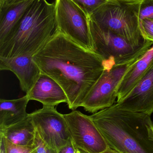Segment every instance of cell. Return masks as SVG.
<instances>
[{
    "instance_id": "26",
    "label": "cell",
    "mask_w": 153,
    "mask_h": 153,
    "mask_svg": "<svg viewBox=\"0 0 153 153\" xmlns=\"http://www.w3.org/2000/svg\"><path fill=\"white\" fill-rule=\"evenodd\" d=\"M101 153H119L109 147L107 150Z\"/></svg>"
},
{
    "instance_id": "16",
    "label": "cell",
    "mask_w": 153,
    "mask_h": 153,
    "mask_svg": "<svg viewBox=\"0 0 153 153\" xmlns=\"http://www.w3.org/2000/svg\"><path fill=\"white\" fill-rule=\"evenodd\" d=\"M34 1L27 0L0 9V44L10 34Z\"/></svg>"
},
{
    "instance_id": "3",
    "label": "cell",
    "mask_w": 153,
    "mask_h": 153,
    "mask_svg": "<svg viewBox=\"0 0 153 153\" xmlns=\"http://www.w3.org/2000/svg\"><path fill=\"white\" fill-rule=\"evenodd\" d=\"M56 30L55 3L35 0L7 38L0 44V57L32 56Z\"/></svg>"
},
{
    "instance_id": "2",
    "label": "cell",
    "mask_w": 153,
    "mask_h": 153,
    "mask_svg": "<svg viewBox=\"0 0 153 153\" xmlns=\"http://www.w3.org/2000/svg\"><path fill=\"white\" fill-rule=\"evenodd\" d=\"M90 117L110 149L119 153H153L151 115L123 109L116 102Z\"/></svg>"
},
{
    "instance_id": "19",
    "label": "cell",
    "mask_w": 153,
    "mask_h": 153,
    "mask_svg": "<svg viewBox=\"0 0 153 153\" xmlns=\"http://www.w3.org/2000/svg\"><path fill=\"white\" fill-rule=\"evenodd\" d=\"M140 27L145 40L153 42V20L144 19L140 21Z\"/></svg>"
},
{
    "instance_id": "13",
    "label": "cell",
    "mask_w": 153,
    "mask_h": 153,
    "mask_svg": "<svg viewBox=\"0 0 153 153\" xmlns=\"http://www.w3.org/2000/svg\"><path fill=\"white\" fill-rule=\"evenodd\" d=\"M153 65V45L126 72L118 87L117 103L122 102L146 76Z\"/></svg>"
},
{
    "instance_id": "15",
    "label": "cell",
    "mask_w": 153,
    "mask_h": 153,
    "mask_svg": "<svg viewBox=\"0 0 153 153\" xmlns=\"http://www.w3.org/2000/svg\"><path fill=\"white\" fill-rule=\"evenodd\" d=\"M36 132L30 114L20 122L0 129L5 139L13 144L23 146H34Z\"/></svg>"
},
{
    "instance_id": "23",
    "label": "cell",
    "mask_w": 153,
    "mask_h": 153,
    "mask_svg": "<svg viewBox=\"0 0 153 153\" xmlns=\"http://www.w3.org/2000/svg\"><path fill=\"white\" fill-rule=\"evenodd\" d=\"M26 1L27 0H0V9Z\"/></svg>"
},
{
    "instance_id": "21",
    "label": "cell",
    "mask_w": 153,
    "mask_h": 153,
    "mask_svg": "<svg viewBox=\"0 0 153 153\" xmlns=\"http://www.w3.org/2000/svg\"><path fill=\"white\" fill-rule=\"evenodd\" d=\"M34 145L36 146V153H57V151L49 146L41 140L37 132H36Z\"/></svg>"
},
{
    "instance_id": "12",
    "label": "cell",
    "mask_w": 153,
    "mask_h": 153,
    "mask_svg": "<svg viewBox=\"0 0 153 153\" xmlns=\"http://www.w3.org/2000/svg\"><path fill=\"white\" fill-rule=\"evenodd\" d=\"M26 95L30 101H37L42 103L43 107H55L60 103L67 104L68 102L67 95L60 85L42 73Z\"/></svg>"
},
{
    "instance_id": "24",
    "label": "cell",
    "mask_w": 153,
    "mask_h": 153,
    "mask_svg": "<svg viewBox=\"0 0 153 153\" xmlns=\"http://www.w3.org/2000/svg\"><path fill=\"white\" fill-rule=\"evenodd\" d=\"M0 153H6L5 137L1 133H0Z\"/></svg>"
},
{
    "instance_id": "6",
    "label": "cell",
    "mask_w": 153,
    "mask_h": 153,
    "mask_svg": "<svg viewBox=\"0 0 153 153\" xmlns=\"http://www.w3.org/2000/svg\"><path fill=\"white\" fill-rule=\"evenodd\" d=\"M55 13L56 30L82 47L94 52L89 18L80 7L72 0H56Z\"/></svg>"
},
{
    "instance_id": "17",
    "label": "cell",
    "mask_w": 153,
    "mask_h": 153,
    "mask_svg": "<svg viewBox=\"0 0 153 153\" xmlns=\"http://www.w3.org/2000/svg\"><path fill=\"white\" fill-rule=\"evenodd\" d=\"M80 7L88 17L108 0H72Z\"/></svg>"
},
{
    "instance_id": "1",
    "label": "cell",
    "mask_w": 153,
    "mask_h": 153,
    "mask_svg": "<svg viewBox=\"0 0 153 153\" xmlns=\"http://www.w3.org/2000/svg\"><path fill=\"white\" fill-rule=\"evenodd\" d=\"M32 59L41 73L53 78L68 98V108L76 110L105 71L96 53L77 45L56 30Z\"/></svg>"
},
{
    "instance_id": "28",
    "label": "cell",
    "mask_w": 153,
    "mask_h": 153,
    "mask_svg": "<svg viewBox=\"0 0 153 153\" xmlns=\"http://www.w3.org/2000/svg\"></svg>"
},
{
    "instance_id": "11",
    "label": "cell",
    "mask_w": 153,
    "mask_h": 153,
    "mask_svg": "<svg viewBox=\"0 0 153 153\" xmlns=\"http://www.w3.org/2000/svg\"><path fill=\"white\" fill-rule=\"evenodd\" d=\"M123 109L146 113H153V65L143 80L119 103Z\"/></svg>"
},
{
    "instance_id": "10",
    "label": "cell",
    "mask_w": 153,
    "mask_h": 153,
    "mask_svg": "<svg viewBox=\"0 0 153 153\" xmlns=\"http://www.w3.org/2000/svg\"><path fill=\"white\" fill-rule=\"evenodd\" d=\"M0 70L13 73L19 79L22 90L26 94L32 89L41 74L32 56H28L9 58L0 57Z\"/></svg>"
},
{
    "instance_id": "4",
    "label": "cell",
    "mask_w": 153,
    "mask_h": 153,
    "mask_svg": "<svg viewBox=\"0 0 153 153\" xmlns=\"http://www.w3.org/2000/svg\"><path fill=\"white\" fill-rule=\"evenodd\" d=\"M89 27L94 52L102 58L105 70L138 60L153 45L149 41L139 46L134 45L90 18Z\"/></svg>"
},
{
    "instance_id": "27",
    "label": "cell",
    "mask_w": 153,
    "mask_h": 153,
    "mask_svg": "<svg viewBox=\"0 0 153 153\" xmlns=\"http://www.w3.org/2000/svg\"><path fill=\"white\" fill-rule=\"evenodd\" d=\"M76 150L75 153H90L87 152V151H84L83 149H81V148H78V147H76Z\"/></svg>"
},
{
    "instance_id": "8",
    "label": "cell",
    "mask_w": 153,
    "mask_h": 153,
    "mask_svg": "<svg viewBox=\"0 0 153 153\" xmlns=\"http://www.w3.org/2000/svg\"><path fill=\"white\" fill-rule=\"evenodd\" d=\"M30 114L40 137L52 149L57 151L72 142L64 115L55 107H43Z\"/></svg>"
},
{
    "instance_id": "5",
    "label": "cell",
    "mask_w": 153,
    "mask_h": 153,
    "mask_svg": "<svg viewBox=\"0 0 153 153\" xmlns=\"http://www.w3.org/2000/svg\"><path fill=\"white\" fill-rule=\"evenodd\" d=\"M140 4L108 0L89 18L121 36L132 45L139 46L147 41L143 37L140 30Z\"/></svg>"
},
{
    "instance_id": "18",
    "label": "cell",
    "mask_w": 153,
    "mask_h": 153,
    "mask_svg": "<svg viewBox=\"0 0 153 153\" xmlns=\"http://www.w3.org/2000/svg\"><path fill=\"white\" fill-rule=\"evenodd\" d=\"M139 21L144 19L153 20V0H143L140 2Z\"/></svg>"
},
{
    "instance_id": "25",
    "label": "cell",
    "mask_w": 153,
    "mask_h": 153,
    "mask_svg": "<svg viewBox=\"0 0 153 153\" xmlns=\"http://www.w3.org/2000/svg\"><path fill=\"white\" fill-rule=\"evenodd\" d=\"M126 3H139L141 2L143 0H114Z\"/></svg>"
},
{
    "instance_id": "9",
    "label": "cell",
    "mask_w": 153,
    "mask_h": 153,
    "mask_svg": "<svg viewBox=\"0 0 153 153\" xmlns=\"http://www.w3.org/2000/svg\"><path fill=\"white\" fill-rule=\"evenodd\" d=\"M64 116L75 147L90 153H101L109 148L90 116L74 110Z\"/></svg>"
},
{
    "instance_id": "20",
    "label": "cell",
    "mask_w": 153,
    "mask_h": 153,
    "mask_svg": "<svg viewBox=\"0 0 153 153\" xmlns=\"http://www.w3.org/2000/svg\"><path fill=\"white\" fill-rule=\"evenodd\" d=\"M5 145L6 153H36L35 145L33 146L17 145L6 139H5Z\"/></svg>"
},
{
    "instance_id": "22",
    "label": "cell",
    "mask_w": 153,
    "mask_h": 153,
    "mask_svg": "<svg viewBox=\"0 0 153 153\" xmlns=\"http://www.w3.org/2000/svg\"><path fill=\"white\" fill-rule=\"evenodd\" d=\"M76 150V147L72 142L60 148L57 153H75Z\"/></svg>"
},
{
    "instance_id": "14",
    "label": "cell",
    "mask_w": 153,
    "mask_h": 153,
    "mask_svg": "<svg viewBox=\"0 0 153 153\" xmlns=\"http://www.w3.org/2000/svg\"><path fill=\"white\" fill-rule=\"evenodd\" d=\"M27 95L13 100H0V129H4L24 120L29 101Z\"/></svg>"
},
{
    "instance_id": "7",
    "label": "cell",
    "mask_w": 153,
    "mask_h": 153,
    "mask_svg": "<svg viewBox=\"0 0 153 153\" xmlns=\"http://www.w3.org/2000/svg\"><path fill=\"white\" fill-rule=\"evenodd\" d=\"M137 61L105 70L89 91L81 107L85 111L93 114L116 103L119 83L128 68Z\"/></svg>"
}]
</instances>
